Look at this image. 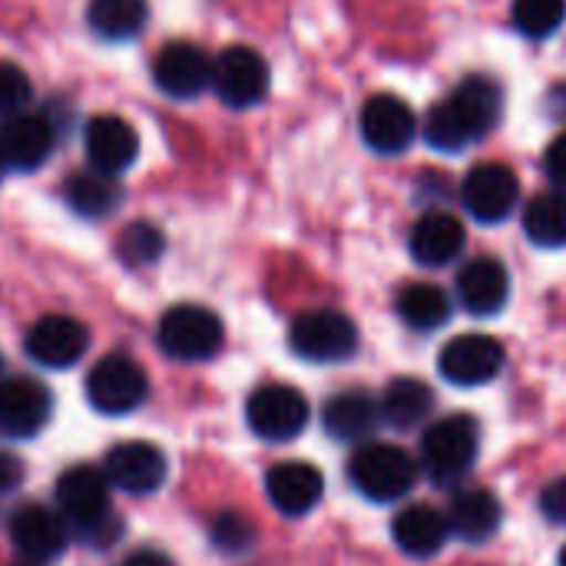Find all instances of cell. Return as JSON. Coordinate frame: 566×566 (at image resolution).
I'll return each instance as SVG.
<instances>
[{
    "label": "cell",
    "mask_w": 566,
    "mask_h": 566,
    "mask_svg": "<svg viewBox=\"0 0 566 566\" xmlns=\"http://www.w3.org/2000/svg\"><path fill=\"white\" fill-rule=\"evenodd\" d=\"M30 96H33V90H30L27 73L17 63L0 60V119H10V116L27 113Z\"/></svg>",
    "instance_id": "33"
},
{
    "label": "cell",
    "mask_w": 566,
    "mask_h": 566,
    "mask_svg": "<svg viewBox=\"0 0 566 566\" xmlns=\"http://www.w3.org/2000/svg\"><path fill=\"white\" fill-rule=\"evenodd\" d=\"M265 494L285 517H305L322 504L325 478L308 461H282L265 474Z\"/></svg>",
    "instance_id": "18"
},
{
    "label": "cell",
    "mask_w": 566,
    "mask_h": 566,
    "mask_svg": "<svg viewBox=\"0 0 566 566\" xmlns=\"http://www.w3.org/2000/svg\"><path fill=\"white\" fill-rule=\"evenodd\" d=\"M3 169H7V166H3V159H0V176H3Z\"/></svg>",
    "instance_id": "40"
},
{
    "label": "cell",
    "mask_w": 566,
    "mask_h": 566,
    "mask_svg": "<svg viewBox=\"0 0 566 566\" xmlns=\"http://www.w3.org/2000/svg\"><path fill=\"white\" fill-rule=\"evenodd\" d=\"M83 146L90 156V166L109 176H119L123 169H129L139 156V136L136 129L113 113L93 116L83 129Z\"/></svg>",
    "instance_id": "19"
},
{
    "label": "cell",
    "mask_w": 566,
    "mask_h": 566,
    "mask_svg": "<svg viewBox=\"0 0 566 566\" xmlns=\"http://www.w3.org/2000/svg\"><path fill=\"white\" fill-rule=\"evenodd\" d=\"M458 298H461L464 312H471L478 318L497 315L511 298V275L501 265V259H491V255L471 259L458 272Z\"/></svg>",
    "instance_id": "21"
},
{
    "label": "cell",
    "mask_w": 566,
    "mask_h": 566,
    "mask_svg": "<svg viewBox=\"0 0 566 566\" xmlns=\"http://www.w3.org/2000/svg\"><path fill=\"white\" fill-rule=\"evenodd\" d=\"M381 421L378 401L368 391H342L325 401L322 424L335 441H365Z\"/></svg>",
    "instance_id": "25"
},
{
    "label": "cell",
    "mask_w": 566,
    "mask_h": 566,
    "mask_svg": "<svg viewBox=\"0 0 566 566\" xmlns=\"http://www.w3.org/2000/svg\"><path fill=\"white\" fill-rule=\"evenodd\" d=\"M212 90L232 109H249L269 93V63L252 46H226L212 60Z\"/></svg>",
    "instance_id": "9"
},
{
    "label": "cell",
    "mask_w": 566,
    "mask_h": 566,
    "mask_svg": "<svg viewBox=\"0 0 566 566\" xmlns=\"http://www.w3.org/2000/svg\"><path fill=\"white\" fill-rule=\"evenodd\" d=\"M398 315L415 332H434L451 318V298L431 282H411L398 292Z\"/></svg>",
    "instance_id": "28"
},
{
    "label": "cell",
    "mask_w": 566,
    "mask_h": 566,
    "mask_svg": "<svg viewBox=\"0 0 566 566\" xmlns=\"http://www.w3.org/2000/svg\"><path fill=\"white\" fill-rule=\"evenodd\" d=\"M20 481H23V464L10 451H0V494L13 491Z\"/></svg>",
    "instance_id": "37"
},
{
    "label": "cell",
    "mask_w": 566,
    "mask_h": 566,
    "mask_svg": "<svg viewBox=\"0 0 566 566\" xmlns=\"http://www.w3.org/2000/svg\"><path fill=\"white\" fill-rule=\"evenodd\" d=\"M63 199L66 206L83 216V219H103L109 216L119 202H123V186L116 182V176L90 169V172H76L66 179L63 186Z\"/></svg>",
    "instance_id": "26"
},
{
    "label": "cell",
    "mask_w": 566,
    "mask_h": 566,
    "mask_svg": "<svg viewBox=\"0 0 566 566\" xmlns=\"http://www.w3.org/2000/svg\"><path fill=\"white\" fill-rule=\"evenodd\" d=\"M560 566H566V547H564V551H560Z\"/></svg>",
    "instance_id": "39"
},
{
    "label": "cell",
    "mask_w": 566,
    "mask_h": 566,
    "mask_svg": "<svg viewBox=\"0 0 566 566\" xmlns=\"http://www.w3.org/2000/svg\"><path fill=\"white\" fill-rule=\"evenodd\" d=\"M431 408H434V391L421 378H395L378 401L381 421L398 431L421 424L431 415Z\"/></svg>",
    "instance_id": "27"
},
{
    "label": "cell",
    "mask_w": 566,
    "mask_h": 566,
    "mask_svg": "<svg viewBox=\"0 0 566 566\" xmlns=\"http://www.w3.org/2000/svg\"><path fill=\"white\" fill-rule=\"evenodd\" d=\"M391 537L405 557L431 560L444 551V544L451 537V521H448V514H441L431 504H411L395 517Z\"/></svg>",
    "instance_id": "23"
},
{
    "label": "cell",
    "mask_w": 566,
    "mask_h": 566,
    "mask_svg": "<svg viewBox=\"0 0 566 566\" xmlns=\"http://www.w3.org/2000/svg\"><path fill=\"white\" fill-rule=\"evenodd\" d=\"M50 421V391L33 378H7L0 385V438L27 441Z\"/></svg>",
    "instance_id": "16"
},
{
    "label": "cell",
    "mask_w": 566,
    "mask_h": 566,
    "mask_svg": "<svg viewBox=\"0 0 566 566\" xmlns=\"http://www.w3.org/2000/svg\"><path fill=\"white\" fill-rule=\"evenodd\" d=\"M27 355L43 368H70L90 348V332L70 315H43L23 338Z\"/></svg>",
    "instance_id": "14"
},
{
    "label": "cell",
    "mask_w": 566,
    "mask_h": 566,
    "mask_svg": "<svg viewBox=\"0 0 566 566\" xmlns=\"http://www.w3.org/2000/svg\"><path fill=\"white\" fill-rule=\"evenodd\" d=\"M156 86L172 99H192L206 86H212V60L196 43H169L153 63Z\"/></svg>",
    "instance_id": "17"
},
{
    "label": "cell",
    "mask_w": 566,
    "mask_h": 566,
    "mask_svg": "<svg viewBox=\"0 0 566 566\" xmlns=\"http://www.w3.org/2000/svg\"><path fill=\"white\" fill-rule=\"evenodd\" d=\"M348 478L368 501L388 504V501L405 497L415 488L418 464L408 451H401L395 444H368V448L355 451V458L348 464Z\"/></svg>",
    "instance_id": "5"
},
{
    "label": "cell",
    "mask_w": 566,
    "mask_h": 566,
    "mask_svg": "<svg viewBox=\"0 0 566 566\" xmlns=\"http://www.w3.org/2000/svg\"><path fill=\"white\" fill-rule=\"evenodd\" d=\"M255 541V527L242 514H219L212 521V544L222 554H245Z\"/></svg>",
    "instance_id": "34"
},
{
    "label": "cell",
    "mask_w": 566,
    "mask_h": 566,
    "mask_svg": "<svg viewBox=\"0 0 566 566\" xmlns=\"http://www.w3.org/2000/svg\"><path fill=\"white\" fill-rule=\"evenodd\" d=\"M504 113V93L488 76H468L424 119V139L441 153H461L484 139Z\"/></svg>",
    "instance_id": "1"
},
{
    "label": "cell",
    "mask_w": 566,
    "mask_h": 566,
    "mask_svg": "<svg viewBox=\"0 0 566 566\" xmlns=\"http://www.w3.org/2000/svg\"><path fill=\"white\" fill-rule=\"evenodd\" d=\"M123 566H176L166 554H159V551H136V554H129Z\"/></svg>",
    "instance_id": "38"
},
{
    "label": "cell",
    "mask_w": 566,
    "mask_h": 566,
    "mask_svg": "<svg viewBox=\"0 0 566 566\" xmlns=\"http://www.w3.org/2000/svg\"><path fill=\"white\" fill-rule=\"evenodd\" d=\"M541 511L551 524H560L566 527V478H557L544 488L541 494Z\"/></svg>",
    "instance_id": "35"
},
{
    "label": "cell",
    "mask_w": 566,
    "mask_h": 566,
    "mask_svg": "<svg viewBox=\"0 0 566 566\" xmlns=\"http://www.w3.org/2000/svg\"><path fill=\"white\" fill-rule=\"evenodd\" d=\"M289 345L298 358L315 365L345 361L358 352V328L345 312L312 308L302 312L289 328Z\"/></svg>",
    "instance_id": "4"
},
{
    "label": "cell",
    "mask_w": 566,
    "mask_h": 566,
    "mask_svg": "<svg viewBox=\"0 0 566 566\" xmlns=\"http://www.w3.org/2000/svg\"><path fill=\"white\" fill-rule=\"evenodd\" d=\"M361 136L378 156H398L415 143L418 119L401 96L378 93L361 106Z\"/></svg>",
    "instance_id": "12"
},
{
    "label": "cell",
    "mask_w": 566,
    "mask_h": 566,
    "mask_svg": "<svg viewBox=\"0 0 566 566\" xmlns=\"http://www.w3.org/2000/svg\"><path fill=\"white\" fill-rule=\"evenodd\" d=\"M464 242H468V232H464V222L451 212H424L415 226H411V239H408V249L415 255L418 265H428V269H441L448 262H454L461 252H464Z\"/></svg>",
    "instance_id": "22"
},
{
    "label": "cell",
    "mask_w": 566,
    "mask_h": 566,
    "mask_svg": "<svg viewBox=\"0 0 566 566\" xmlns=\"http://www.w3.org/2000/svg\"><path fill=\"white\" fill-rule=\"evenodd\" d=\"M163 232L153 226V222H133L119 232V242H116V252L126 265L133 269H143V265H153L159 255H163Z\"/></svg>",
    "instance_id": "32"
},
{
    "label": "cell",
    "mask_w": 566,
    "mask_h": 566,
    "mask_svg": "<svg viewBox=\"0 0 566 566\" xmlns=\"http://www.w3.org/2000/svg\"><path fill=\"white\" fill-rule=\"evenodd\" d=\"M501 517H504V507H501L497 494L488 491V488L461 491V494L451 501V511H448L451 534H458V537H461L464 544H471V547L488 544V541L501 531Z\"/></svg>",
    "instance_id": "24"
},
{
    "label": "cell",
    "mask_w": 566,
    "mask_h": 566,
    "mask_svg": "<svg viewBox=\"0 0 566 566\" xmlns=\"http://www.w3.org/2000/svg\"><path fill=\"white\" fill-rule=\"evenodd\" d=\"M56 143V129L46 116L20 113L0 126V159L7 169H40Z\"/></svg>",
    "instance_id": "20"
},
{
    "label": "cell",
    "mask_w": 566,
    "mask_h": 566,
    "mask_svg": "<svg viewBox=\"0 0 566 566\" xmlns=\"http://www.w3.org/2000/svg\"><path fill=\"white\" fill-rule=\"evenodd\" d=\"M109 478L99 468H70L56 481V504L63 521L90 537L103 541L106 547V524H113V507H109Z\"/></svg>",
    "instance_id": "2"
},
{
    "label": "cell",
    "mask_w": 566,
    "mask_h": 566,
    "mask_svg": "<svg viewBox=\"0 0 566 566\" xmlns=\"http://www.w3.org/2000/svg\"><path fill=\"white\" fill-rule=\"evenodd\" d=\"M524 232L541 249H564L566 245V192H541L524 209Z\"/></svg>",
    "instance_id": "29"
},
{
    "label": "cell",
    "mask_w": 566,
    "mask_h": 566,
    "mask_svg": "<svg viewBox=\"0 0 566 566\" xmlns=\"http://www.w3.org/2000/svg\"><path fill=\"white\" fill-rule=\"evenodd\" d=\"M478 451H481V424L471 415H448L434 421L421 441L424 468L438 484L461 481L474 468Z\"/></svg>",
    "instance_id": "3"
},
{
    "label": "cell",
    "mask_w": 566,
    "mask_h": 566,
    "mask_svg": "<svg viewBox=\"0 0 566 566\" xmlns=\"http://www.w3.org/2000/svg\"><path fill=\"white\" fill-rule=\"evenodd\" d=\"M521 199V182L504 163H481L461 182V202L478 222H504Z\"/></svg>",
    "instance_id": "11"
},
{
    "label": "cell",
    "mask_w": 566,
    "mask_h": 566,
    "mask_svg": "<svg viewBox=\"0 0 566 566\" xmlns=\"http://www.w3.org/2000/svg\"><path fill=\"white\" fill-rule=\"evenodd\" d=\"M544 169H547V176H551V182L557 186V189H564L566 192V129L547 146V156H544Z\"/></svg>",
    "instance_id": "36"
},
{
    "label": "cell",
    "mask_w": 566,
    "mask_h": 566,
    "mask_svg": "<svg viewBox=\"0 0 566 566\" xmlns=\"http://www.w3.org/2000/svg\"><path fill=\"white\" fill-rule=\"evenodd\" d=\"M90 27L106 40H129L146 27L149 7L146 0H93L90 3Z\"/></svg>",
    "instance_id": "30"
},
{
    "label": "cell",
    "mask_w": 566,
    "mask_h": 566,
    "mask_svg": "<svg viewBox=\"0 0 566 566\" xmlns=\"http://www.w3.org/2000/svg\"><path fill=\"white\" fill-rule=\"evenodd\" d=\"M70 541V524L63 514L43 507V504H27L10 517V544L17 554L30 564H46L66 551Z\"/></svg>",
    "instance_id": "13"
},
{
    "label": "cell",
    "mask_w": 566,
    "mask_h": 566,
    "mask_svg": "<svg viewBox=\"0 0 566 566\" xmlns=\"http://www.w3.org/2000/svg\"><path fill=\"white\" fill-rule=\"evenodd\" d=\"M226 328L216 312L202 305H176L159 318L156 342L176 361H206L222 348Z\"/></svg>",
    "instance_id": "6"
},
{
    "label": "cell",
    "mask_w": 566,
    "mask_h": 566,
    "mask_svg": "<svg viewBox=\"0 0 566 566\" xmlns=\"http://www.w3.org/2000/svg\"><path fill=\"white\" fill-rule=\"evenodd\" d=\"M245 421L255 438L269 444L295 441L308 424V401L292 385H262L245 405Z\"/></svg>",
    "instance_id": "8"
},
{
    "label": "cell",
    "mask_w": 566,
    "mask_h": 566,
    "mask_svg": "<svg viewBox=\"0 0 566 566\" xmlns=\"http://www.w3.org/2000/svg\"><path fill=\"white\" fill-rule=\"evenodd\" d=\"M103 471H106V478H109V484L116 491L133 494V497H146V494L163 488L166 458L149 441H126V444H116L106 454Z\"/></svg>",
    "instance_id": "15"
},
{
    "label": "cell",
    "mask_w": 566,
    "mask_h": 566,
    "mask_svg": "<svg viewBox=\"0 0 566 566\" xmlns=\"http://www.w3.org/2000/svg\"><path fill=\"white\" fill-rule=\"evenodd\" d=\"M566 20V0H514V23L524 36L544 40L560 30Z\"/></svg>",
    "instance_id": "31"
},
{
    "label": "cell",
    "mask_w": 566,
    "mask_h": 566,
    "mask_svg": "<svg viewBox=\"0 0 566 566\" xmlns=\"http://www.w3.org/2000/svg\"><path fill=\"white\" fill-rule=\"evenodd\" d=\"M441 378L458 388H481L494 381L504 368V345L491 335H458L441 348Z\"/></svg>",
    "instance_id": "10"
},
{
    "label": "cell",
    "mask_w": 566,
    "mask_h": 566,
    "mask_svg": "<svg viewBox=\"0 0 566 566\" xmlns=\"http://www.w3.org/2000/svg\"><path fill=\"white\" fill-rule=\"evenodd\" d=\"M149 395L146 371L126 355H106L86 375V401L109 418H123L136 411Z\"/></svg>",
    "instance_id": "7"
}]
</instances>
